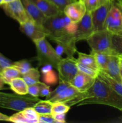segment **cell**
I'll return each instance as SVG.
<instances>
[{
	"mask_svg": "<svg viewBox=\"0 0 122 123\" xmlns=\"http://www.w3.org/2000/svg\"><path fill=\"white\" fill-rule=\"evenodd\" d=\"M5 82L4 81L3 79H2V76L1 75V73H0V90L2 88L4 87V85Z\"/></svg>",
	"mask_w": 122,
	"mask_h": 123,
	"instance_id": "obj_39",
	"label": "cell"
},
{
	"mask_svg": "<svg viewBox=\"0 0 122 123\" xmlns=\"http://www.w3.org/2000/svg\"><path fill=\"white\" fill-rule=\"evenodd\" d=\"M12 66H14L15 68H16L20 72L22 75L26 73V72H28L32 67L29 62L26 60H20V61H16L12 64Z\"/></svg>",
	"mask_w": 122,
	"mask_h": 123,
	"instance_id": "obj_29",
	"label": "cell"
},
{
	"mask_svg": "<svg viewBox=\"0 0 122 123\" xmlns=\"http://www.w3.org/2000/svg\"><path fill=\"white\" fill-rule=\"evenodd\" d=\"M117 6H118V5H117ZM120 7H122V5L121 6H120Z\"/></svg>",
	"mask_w": 122,
	"mask_h": 123,
	"instance_id": "obj_50",
	"label": "cell"
},
{
	"mask_svg": "<svg viewBox=\"0 0 122 123\" xmlns=\"http://www.w3.org/2000/svg\"><path fill=\"white\" fill-rule=\"evenodd\" d=\"M104 29L112 34H118L122 29V11L114 2L108 13Z\"/></svg>",
	"mask_w": 122,
	"mask_h": 123,
	"instance_id": "obj_8",
	"label": "cell"
},
{
	"mask_svg": "<svg viewBox=\"0 0 122 123\" xmlns=\"http://www.w3.org/2000/svg\"><path fill=\"white\" fill-rule=\"evenodd\" d=\"M113 34L104 30L93 32L87 39V43L92 51L113 55L112 49V36Z\"/></svg>",
	"mask_w": 122,
	"mask_h": 123,
	"instance_id": "obj_5",
	"label": "cell"
},
{
	"mask_svg": "<svg viewBox=\"0 0 122 123\" xmlns=\"http://www.w3.org/2000/svg\"><path fill=\"white\" fill-rule=\"evenodd\" d=\"M96 78L78 70L76 75L70 82V84L81 92H84L93 85Z\"/></svg>",
	"mask_w": 122,
	"mask_h": 123,
	"instance_id": "obj_14",
	"label": "cell"
},
{
	"mask_svg": "<svg viewBox=\"0 0 122 123\" xmlns=\"http://www.w3.org/2000/svg\"><path fill=\"white\" fill-rule=\"evenodd\" d=\"M33 43L37 49V58L39 64L49 65L57 68V64L62 58L47 42L46 38H41L35 41Z\"/></svg>",
	"mask_w": 122,
	"mask_h": 123,
	"instance_id": "obj_4",
	"label": "cell"
},
{
	"mask_svg": "<svg viewBox=\"0 0 122 123\" xmlns=\"http://www.w3.org/2000/svg\"><path fill=\"white\" fill-rule=\"evenodd\" d=\"M20 30L33 42L47 37L46 31L43 26L36 24L32 20L20 24Z\"/></svg>",
	"mask_w": 122,
	"mask_h": 123,
	"instance_id": "obj_11",
	"label": "cell"
},
{
	"mask_svg": "<svg viewBox=\"0 0 122 123\" xmlns=\"http://www.w3.org/2000/svg\"><path fill=\"white\" fill-rule=\"evenodd\" d=\"M120 63L118 56L116 55H110L106 67L102 71L105 72L106 74H108L115 80L122 83V79L120 76Z\"/></svg>",
	"mask_w": 122,
	"mask_h": 123,
	"instance_id": "obj_16",
	"label": "cell"
},
{
	"mask_svg": "<svg viewBox=\"0 0 122 123\" xmlns=\"http://www.w3.org/2000/svg\"><path fill=\"white\" fill-rule=\"evenodd\" d=\"M28 94L33 97H38L39 96V87L38 83L29 85L28 87Z\"/></svg>",
	"mask_w": 122,
	"mask_h": 123,
	"instance_id": "obj_35",
	"label": "cell"
},
{
	"mask_svg": "<svg viewBox=\"0 0 122 123\" xmlns=\"http://www.w3.org/2000/svg\"><path fill=\"white\" fill-rule=\"evenodd\" d=\"M53 103L49 100H39L35 104L33 108L39 114H51Z\"/></svg>",
	"mask_w": 122,
	"mask_h": 123,
	"instance_id": "obj_24",
	"label": "cell"
},
{
	"mask_svg": "<svg viewBox=\"0 0 122 123\" xmlns=\"http://www.w3.org/2000/svg\"><path fill=\"white\" fill-rule=\"evenodd\" d=\"M31 20L34 21L36 24L43 26L44 20L47 17L39 10L38 7L29 0H20Z\"/></svg>",
	"mask_w": 122,
	"mask_h": 123,
	"instance_id": "obj_15",
	"label": "cell"
},
{
	"mask_svg": "<svg viewBox=\"0 0 122 123\" xmlns=\"http://www.w3.org/2000/svg\"><path fill=\"white\" fill-rule=\"evenodd\" d=\"M56 5L61 11L63 12L65 7L69 4L75 2L77 0H49Z\"/></svg>",
	"mask_w": 122,
	"mask_h": 123,
	"instance_id": "obj_34",
	"label": "cell"
},
{
	"mask_svg": "<svg viewBox=\"0 0 122 123\" xmlns=\"http://www.w3.org/2000/svg\"><path fill=\"white\" fill-rule=\"evenodd\" d=\"M1 6L8 16L16 20L19 24L31 20L20 0H14L8 3L3 4Z\"/></svg>",
	"mask_w": 122,
	"mask_h": 123,
	"instance_id": "obj_7",
	"label": "cell"
},
{
	"mask_svg": "<svg viewBox=\"0 0 122 123\" xmlns=\"http://www.w3.org/2000/svg\"><path fill=\"white\" fill-rule=\"evenodd\" d=\"M114 2L119 6H121L122 5V0H114Z\"/></svg>",
	"mask_w": 122,
	"mask_h": 123,
	"instance_id": "obj_40",
	"label": "cell"
},
{
	"mask_svg": "<svg viewBox=\"0 0 122 123\" xmlns=\"http://www.w3.org/2000/svg\"><path fill=\"white\" fill-rule=\"evenodd\" d=\"M38 84L39 87V96L45 97H47L51 92L50 86L40 81L38 82Z\"/></svg>",
	"mask_w": 122,
	"mask_h": 123,
	"instance_id": "obj_32",
	"label": "cell"
},
{
	"mask_svg": "<svg viewBox=\"0 0 122 123\" xmlns=\"http://www.w3.org/2000/svg\"><path fill=\"white\" fill-rule=\"evenodd\" d=\"M12 91L20 95L28 94V85L22 77L13 79L8 84Z\"/></svg>",
	"mask_w": 122,
	"mask_h": 123,
	"instance_id": "obj_19",
	"label": "cell"
},
{
	"mask_svg": "<svg viewBox=\"0 0 122 123\" xmlns=\"http://www.w3.org/2000/svg\"><path fill=\"white\" fill-rule=\"evenodd\" d=\"M79 1H83V0H79Z\"/></svg>",
	"mask_w": 122,
	"mask_h": 123,
	"instance_id": "obj_49",
	"label": "cell"
},
{
	"mask_svg": "<svg viewBox=\"0 0 122 123\" xmlns=\"http://www.w3.org/2000/svg\"><path fill=\"white\" fill-rule=\"evenodd\" d=\"M63 12L72 22L77 24L84 16L86 9L83 1L77 0L67 5Z\"/></svg>",
	"mask_w": 122,
	"mask_h": 123,
	"instance_id": "obj_12",
	"label": "cell"
},
{
	"mask_svg": "<svg viewBox=\"0 0 122 123\" xmlns=\"http://www.w3.org/2000/svg\"><path fill=\"white\" fill-rule=\"evenodd\" d=\"M103 105L122 110V97L105 82L97 77L93 85L86 91V98L76 106Z\"/></svg>",
	"mask_w": 122,
	"mask_h": 123,
	"instance_id": "obj_1",
	"label": "cell"
},
{
	"mask_svg": "<svg viewBox=\"0 0 122 123\" xmlns=\"http://www.w3.org/2000/svg\"><path fill=\"white\" fill-rule=\"evenodd\" d=\"M81 92H82L78 90L76 88L70 84L68 87L62 90L53 97L50 98L49 100L51 101V102H63L65 104H67L76 98Z\"/></svg>",
	"mask_w": 122,
	"mask_h": 123,
	"instance_id": "obj_17",
	"label": "cell"
},
{
	"mask_svg": "<svg viewBox=\"0 0 122 123\" xmlns=\"http://www.w3.org/2000/svg\"><path fill=\"white\" fill-rule=\"evenodd\" d=\"M104 2H108V1H111V2H113L114 0H103Z\"/></svg>",
	"mask_w": 122,
	"mask_h": 123,
	"instance_id": "obj_44",
	"label": "cell"
},
{
	"mask_svg": "<svg viewBox=\"0 0 122 123\" xmlns=\"http://www.w3.org/2000/svg\"><path fill=\"white\" fill-rule=\"evenodd\" d=\"M38 123H56L52 114H39Z\"/></svg>",
	"mask_w": 122,
	"mask_h": 123,
	"instance_id": "obj_33",
	"label": "cell"
},
{
	"mask_svg": "<svg viewBox=\"0 0 122 123\" xmlns=\"http://www.w3.org/2000/svg\"><path fill=\"white\" fill-rule=\"evenodd\" d=\"M11 61L6 57H5L1 53H0V68H4L12 65Z\"/></svg>",
	"mask_w": 122,
	"mask_h": 123,
	"instance_id": "obj_36",
	"label": "cell"
},
{
	"mask_svg": "<svg viewBox=\"0 0 122 123\" xmlns=\"http://www.w3.org/2000/svg\"><path fill=\"white\" fill-rule=\"evenodd\" d=\"M14 1V0H4V3H8V2H11V1Z\"/></svg>",
	"mask_w": 122,
	"mask_h": 123,
	"instance_id": "obj_42",
	"label": "cell"
},
{
	"mask_svg": "<svg viewBox=\"0 0 122 123\" xmlns=\"http://www.w3.org/2000/svg\"><path fill=\"white\" fill-rule=\"evenodd\" d=\"M90 54H92L94 57L99 69L104 70L106 67L107 62L109 60V58L110 56V54H106V53L92 51V50Z\"/></svg>",
	"mask_w": 122,
	"mask_h": 123,
	"instance_id": "obj_25",
	"label": "cell"
},
{
	"mask_svg": "<svg viewBox=\"0 0 122 123\" xmlns=\"http://www.w3.org/2000/svg\"><path fill=\"white\" fill-rule=\"evenodd\" d=\"M98 77L110 85L117 93L122 97V83L118 82L106 74L104 71L99 70Z\"/></svg>",
	"mask_w": 122,
	"mask_h": 123,
	"instance_id": "obj_20",
	"label": "cell"
},
{
	"mask_svg": "<svg viewBox=\"0 0 122 123\" xmlns=\"http://www.w3.org/2000/svg\"><path fill=\"white\" fill-rule=\"evenodd\" d=\"M93 32L91 12H86L83 18L77 23V27L74 34V38L76 42L86 40Z\"/></svg>",
	"mask_w": 122,
	"mask_h": 123,
	"instance_id": "obj_10",
	"label": "cell"
},
{
	"mask_svg": "<svg viewBox=\"0 0 122 123\" xmlns=\"http://www.w3.org/2000/svg\"><path fill=\"white\" fill-rule=\"evenodd\" d=\"M52 108H51V114H67L70 109V106L67 105L63 102H52Z\"/></svg>",
	"mask_w": 122,
	"mask_h": 123,
	"instance_id": "obj_27",
	"label": "cell"
},
{
	"mask_svg": "<svg viewBox=\"0 0 122 123\" xmlns=\"http://www.w3.org/2000/svg\"><path fill=\"white\" fill-rule=\"evenodd\" d=\"M117 34L122 35V30H120V32H118V34Z\"/></svg>",
	"mask_w": 122,
	"mask_h": 123,
	"instance_id": "obj_46",
	"label": "cell"
},
{
	"mask_svg": "<svg viewBox=\"0 0 122 123\" xmlns=\"http://www.w3.org/2000/svg\"><path fill=\"white\" fill-rule=\"evenodd\" d=\"M78 54L77 61L80 63L84 64L86 66H89V67H93L96 69H99L97 65L94 57L92 54H86L84 53L77 52Z\"/></svg>",
	"mask_w": 122,
	"mask_h": 123,
	"instance_id": "obj_22",
	"label": "cell"
},
{
	"mask_svg": "<svg viewBox=\"0 0 122 123\" xmlns=\"http://www.w3.org/2000/svg\"><path fill=\"white\" fill-rule=\"evenodd\" d=\"M9 118H10V117L7 116V115H4V114L0 112V121H8Z\"/></svg>",
	"mask_w": 122,
	"mask_h": 123,
	"instance_id": "obj_38",
	"label": "cell"
},
{
	"mask_svg": "<svg viewBox=\"0 0 122 123\" xmlns=\"http://www.w3.org/2000/svg\"><path fill=\"white\" fill-rule=\"evenodd\" d=\"M77 67L79 71L85 73V74L89 75L93 78H96L98 76L99 74V70L96 69L93 67H89V66H86L84 64L80 63L77 61Z\"/></svg>",
	"mask_w": 122,
	"mask_h": 123,
	"instance_id": "obj_28",
	"label": "cell"
},
{
	"mask_svg": "<svg viewBox=\"0 0 122 123\" xmlns=\"http://www.w3.org/2000/svg\"><path fill=\"white\" fill-rule=\"evenodd\" d=\"M22 78L24 79L28 86H29L39 82L40 74L37 68L32 67L28 72L23 74Z\"/></svg>",
	"mask_w": 122,
	"mask_h": 123,
	"instance_id": "obj_23",
	"label": "cell"
},
{
	"mask_svg": "<svg viewBox=\"0 0 122 123\" xmlns=\"http://www.w3.org/2000/svg\"><path fill=\"white\" fill-rule=\"evenodd\" d=\"M118 58H119L120 63V64L122 66V55H118Z\"/></svg>",
	"mask_w": 122,
	"mask_h": 123,
	"instance_id": "obj_41",
	"label": "cell"
},
{
	"mask_svg": "<svg viewBox=\"0 0 122 123\" xmlns=\"http://www.w3.org/2000/svg\"><path fill=\"white\" fill-rule=\"evenodd\" d=\"M121 111V112H122V110H121V111Z\"/></svg>",
	"mask_w": 122,
	"mask_h": 123,
	"instance_id": "obj_51",
	"label": "cell"
},
{
	"mask_svg": "<svg viewBox=\"0 0 122 123\" xmlns=\"http://www.w3.org/2000/svg\"><path fill=\"white\" fill-rule=\"evenodd\" d=\"M1 71H2V68H0V73H1Z\"/></svg>",
	"mask_w": 122,
	"mask_h": 123,
	"instance_id": "obj_47",
	"label": "cell"
},
{
	"mask_svg": "<svg viewBox=\"0 0 122 123\" xmlns=\"http://www.w3.org/2000/svg\"><path fill=\"white\" fill-rule=\"evenodd\" d=\"M113 2H113L108 1V2H104L99 7L91 12L94 32L104 30L105 22L108 13Z\"/></svg>",
	"mask_w": 122,
	"mask_h": 123,
	"instance_id": "obj_9",
	"label": "cell"
},
{
	"mask_svg": "<svg viewBox=\"0 0 122 123\" xmlns=\"http://www.w3.org/2000/svg\"><path fill=\"white\" fill-rule=\"evenodd\" d=\"M56 69L58 71L60 80L70 83L78 72L77 60L74 56L61 58Z\"/></svg>",
	"mask_w": 122,
	"mask_h": 123,
	"instance_id": "obj_6",
	"label": "cell"
},
{
	"mask_svg": "<svg viewBox=\"0 0 122 123\" xmlns=\"http://www.w3.org/2000/svg\"><path fill=\"white\" fill-rule=\"evenodd\" d=\"M86 12H92L104 3L103 0H83Z\"/></svg>",
	"mask_w": 122,
	"mask_h": 123,
	"instance_id": "obj_30",
	"label": "cell"
},
{
	"mask_svg": "<svg viewBox=\"0 0 122 123\" xmlns=\"http://www.w3.org/2000/svg\"><path fill=\"white\" fill-rule=\"evenodd\" d=\"M1 75L5 84H9L14 78L22 76L20 72L12 65L2 68L1 72Z\"/></svg>",
	"mask_w": 122,
	"mask_h": 123,
	"instance_id": "obj_21",
	"label": "cell"
},
{
	"mask_svg": "<svg viewBox=\"0 0 122 123\" xmlns=\"http://www.w3.org/2000/svg\"><path fill=\"white\" fill-rule=\"evenodd\" d=\"M118 7H119L120 8H121V10H122V7H120V6H118Z\"/></svg>",
	"mask_w": 122,
	"mask_h": 123,
	"instance_id": "obj_48",
	"label": "cell"
},
{
	"mask_svg": "<svg viewBox=\"0 0 122 123\" xmlns=\"http://www.w3.org/2000/svg\"><path fill=\"white\" fill-rule=\"evenodd\" d=\"M69 85H70V83L62 81V80H60L59 85H58V86H57L55 90H54L53 91H51L50 94H49L47 97H46V100H49L50 98L53 97L54 96H55L56 95H57V94L59 93V92H61V91H62V90L65 89L67 87H68Z\"/></svg>",
	"mask_w": 122,
	"mask_h": 123,
	"instance_id": "obj_31",
	"label": "cell"
},
{
	"mask_svg": "<svg viewBox=\"0 0 122 123\" xmlns=\"http://www.w3.org/2000/svg\"><path fill=\"white\" fill-rule=\"evenodd\" d=\"M39 114L33 107L25 108L10 117L8 121L16 123H38Z\"/></svg>",
	"mask_w": 122,
	"mask_h": 123,
	"instance_id": "obj_13",
	"label": "cell"
},
{
	"mask_svg": "<svg viewBox=\"0 0 122 123\" xmlns=\"http://www.w3.org/2000/svg\"><path fill=\"white\" fill-rule=\"evenodd\" d=\"M39 100L37 97L14 94L0 92V108L21 111L25 108L33 107Z\"/></svg>",
	"mask_w": 122,
	"mask_h": 123,
	"instance_id": "obj_3",
	"label": "cell"
},
{
	"mask_svg": "<svg viewBox=\"0 0 122 123\" xmlns=\"http://www.w3.org/2000/svg\"><path fill=\"white\" fill-rule=\"evenodd\" d=\"M112 49L113 55H122V36L113 34L112 36Z\"/></svg>",
	"mask_w": 122,
	"mask_h": 123,
	"instance_id": "obj_26",
	"label": "cell"
},
{
	"mask_svg": "<svg viewBox=\"0 0 122 123\" xmlns=\"http://www.w3.org/2000/svg\"><path fill=\"white\" fill-rule=\"evenodd\" d=\"M120 76L122 79V66L120 64Z\"/></svg>",
	"mask_w": 122,
	"mask_h": 123,
	"instance_id": "obj_43",
	"label": "cell"
},
{
	"mask_svg": "<svg viewBox=\"0 0 122 123\" xmlns=\"http://www.w3.org/2000/svg\"><path fill=\"white\" fill-rule=\"evenodd\" d=\"M47 37L56 43L75 33L77 24L72 22L63 12L53 16L46 18L43 24Z\"/></svg>",
	"mask_w": 122,
	"mask_h": 123,
	"instance_id": "obj_2",
	"label": "cell"
},
{
	"mask_svg": "<svg viewBox=\"0 0 122 123\" xmlns=\"http://www.w3.org/2000/svg\"><path fill=\"white\" fill-rule=\"evenodd\" d=\"M53 117L56 120V123H65L66 122L65 115L66 114H54Z\"/></svg>",
	"mask_w": 122,
	"mask_h": 123,
	"instance_id": "obj_37",
	"label": "cell"
},
{
	"mask_svg": "<svg viewBox=\"0 0 122 123\" xmlns=\"http://www.w3.org/2000/svg\"><path fill=\"white\" fill-rule=\"evenodd\" d=\"M4 3V0H0V6L2 5Z\"/></svg>",
	"mask_w": 122,
	"mask_h": 123,
	"instance_id": "obj_45",
	"label": "cell"
},
{
	"mask_svg": "<svg viewBox=\"0 0 122 123\" xmlns=\"http://www.w3.org/2000/svg\"><path fill=\"white\" fill-rule=\"evenodd\" d=\"M29 1L34 4L47 18L56 15L62 12L56 5L49 0H29Z\"/></svg>",
	"mask_w": 122,
	"mask_h": 123,
	"instance_id": "obj_18",
	"label": "cell"
}]
</instances>
